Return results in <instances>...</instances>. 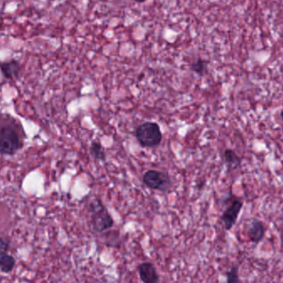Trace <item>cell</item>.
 <instances>
[{
  "mask_svg": "<svg viewBox=\"0 0 283 283\" xmlns=\"http://www.w3.org/2000/svg\"><path fill=\"white\" fill-rule=\"evenodd\" d=\"M25 133L19 123L10 115L3 114L0 126V150L3 156H13L24 146Z\"/></svg>",
  "mask_w": 283,
  "mask_h": 283,
  "instance_id": "6da1fadb",
  "label": "cell"
},
{
  "mask_svg": "<svg viewBox=\"0 0 283 283\" xmlns=\"http://www.w3.org/2000/svg\"><path fill=\"white\" fill-rule=\"evenodd\" d=\"M135 137L140 146L155 147L161 143L163 135L160 127L156 122H144L138 126L135 130Z\"/></svg>",
  "mask_w": 283,
  "mask_h": 283,
  "instance_id": "7a4b0ae2",
  "label": "cell"
},
{
  "mask_svg": "<svg viewBox=\"0 0 283 283\" xmlns=\"http://www.w3.org/2000/svg\"><path fill=\"white\" fill-rule=\"evenodd\" d=\"M92 215V225L93 230L96 233H102L113 227L114 220L109 214L107 209H105L101 200H96L91 204Z\"/></svg>",
  "mask_w": 283,
  "mask_h": 283,
  "instance_id": "3957f363",
  "label": "cell"
},
{
  "mask_svg": "<svg viewBox=\"0 0 283 283\" xmlns=\"http://www.w3.org/2000/svg\"><path fill=\"white\" fill-rule=\"evenodd\" d=\"M143 182L148 188L157 190L166 191L172 186L169 175L152 169L145 173Z\"/></svg>",
  "mask_w": 283,
  "mask_h": 283,
  "instance_id": "277c9868",
  "label": "cell"
},
{
  "mask_svg": "<svg viewBox=\"0 0 283 283\" xmlns=\"http://www.w3.org/2000/svg\"><path fill=\"white\" fill-rule=\"evenodd\" d=\"M244 207V202L241 199L234 197L230 204L225 209L221 216V220L223 223V227L226 231H230L235 225L238 216L241 213L242 209Z\"/></svg>",
  "mask_w": 283,
  "mask_h": 283,
  "instance_id": "5b68a950",
  "label": "cell"
},
{
  "mask_svg": "<svg viewBox=\"0 0 283 283\" xmlns=\"http://www.w3.org/2000/svg\"><path fill=\"white\" fill-rule=\"evenodd\" d=\"M140 279L146 283H156L159 282V275L156 267L151 262H142L138 267Z\"/></svg>",
  "mask_w": 283,
  "mask_h": 283,
  "instance_id": "8992f818",
  "label": "cell"
},
{
  "mask_svg": "<svg viewBox=\"0 0 283 283\" xmlns=\"http://www.w3.org/2000/svg\"><path fill=\"white\" fill-rule=\"evenodd\" d=\"M265 233H266V228H265L264 223L261 220L253 219L248 231L250 241L254 244H258L264 238Z\"/></svg>",
  "mask_w": 283,
  "mask_h": 283,
  "instance_id": "52a82bcc",
  "label": "cell"
},
{
  "mask_svg": "<svg viewBox=\"0 0 283 283\" xmlns=\"http://www.w3.org/2000/svg\"><path fill=\"white\" fill-rule=\"evenodd\" d=\"M20 70V63L16 59H10L8 61L3 62L1 64V72L6 79H15L19 77Z\"/></svg>",
  "mask_w": 283,
  "mask_h": 283,
  "instance_id": "ba28073f",
  "label": "cell"
},
{
  "mask_svg": "<svg viewBox=\"0 0 283 283\" xmlns=\"http://www.w3.org/2000/svg\"><path fill=\"white\" fill-rule=\"evenodd\" d=\"M15 266V259L8 252H1L0 253V268L2 273H8L12 272Z\"/></svg>",
  "mask_w": 283,
  "mask_h": 283,
  "instance_id": "9c48e42d",
  "label": "cell"
},
{
  "mask_svg": "<svg viewBox=\"0 0 283 283\" xmlns=\"http://www.w3.org/2000/svg\"><path fill=\"white\" fill-rule=\"evenodd\" d=\"M90 153L93 158L104 161L106 159V152L101 144L98 141H93L91 144Z\"/></svg>",
  "mask_w": 283,
  "mask_h": 283,
  "instance_id": "30bf717a",
  "label": "cell"
},
{
  "mask_svg": "<svg viewBox=\"0 0 283 283\" xmlns=\"http://www.w3.org/2000/svg\"><path fill=\"white\" fill-rule=\"evenodd\" d=\"M209 62L204 59H197L195 62L190 65V70L192 72H194L196 74L199 76H204L207 71V67L209 65Z\"/></svg>",
  "mask_w": 283,
  "mask_h": 283,
  "instance_id": "8fae6325",
  "label": "cell"
},
{
  "mask_svg": "<svg viewBox=\"0 0 283 283\" xmlns=\"http://www.w3.org/2000/svg\"><path fill=\"white\" fill-rule=\"evenodd\" d=\"M225 162L229 165L237 166L241 164L242 159L238 157V154L232 149H226L224 151Z\"/></svg>",
  "mask_w": 283,
  "mask_h": 283,
  "instance_id": "7c38bea8",
  "label": "cell"
},
{
  "mask_svg": "<svg viewBox=\"0 0 283 283\" xmlns=\"http://www.w3.org/2000/svg\"><path fill=\"white\" fill-rule=\"evenodd\" d=\"M226 278H227L228 283H239L240 279H239V275H238V267L235 266V267L230 268V270H228L226 273Z\"/></svg>",
  "mask_w": 283,
  "mask_h": 283,
  "instance_id": "4fadbf2b",
  "label": "cell"
},
{
  "mask_svg": "<svg viewBox=\"0 0 283 283\" xmlns=\"http://www.w3.org/2000/svg\"><path fill=\"white\" fill-rule=\"evenodd\" d=\"M8 247H9L8 242L5 240L4 238H1V243H0V250H1V252H8Z\"/></svg>",
  "mask_w": 283,
  "mask_h": 283,
  "instance_id": "5bb4252c",
  "label": "cell"
},
{
  "mask_svg": "<svg viewBox=\"0 0 283 283\" xmlns=\"http://www.w3.org/2000/svg\"><path fill=\"white\" fill-rule=\"evenodd\" d=\"M134 1L137 2V3H145L147 0H134Z\"/></svg>",
  "mask_w": 283,
  "mask_h": 283,
  "instance_id": "9a60e30c",
  "label": "cell"
},
{
  "mask_svg": "<svg viewBox=\"0 0 283 283\" xmlns=\"http://www.w3.org/2000/svg\"><path fill=\"white\" fill-rule=\"evenodd\" d=\"M280 117H281V119L283 120V111H281Z\"/></svg>",
  "mask_w": 283,
  "mask_h": 283,
  "instance_id": "2e32d148",
  "label": "cell"
},
{
  "mask_svg": "<svg viewBox=\"0 0 283 283\" xmlns=\"http://www.w3.org/2000/svg\"><path fill=\"white\" fill-rule=\"evenodd\" d=\"M281 37H283V32H282V33H281Z\"/></svg>",
  "mask_w": 283,
  "mask_h": 283,
  "instance_id": "e0dca14e",
  "label": "cell"
}]
</instances>
